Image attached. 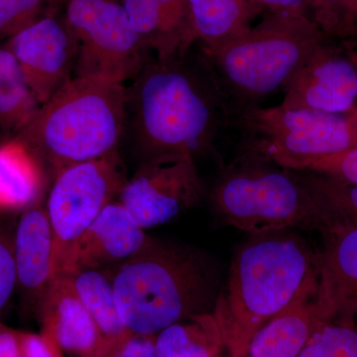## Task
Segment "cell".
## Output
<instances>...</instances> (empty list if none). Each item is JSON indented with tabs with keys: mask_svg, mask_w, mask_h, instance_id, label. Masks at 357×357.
Wrapping results in <instances>:
<instances>
[{
	"mask_svg": "<svg viewBox=\"0 0 357 357\" xmlns=\"http://www.w3.org/2000/svg\"><path fill=\"white\" fill-rule=\"evenodd\" d=\"M65 18L79 44L75 77L123 84L135 79L154 58L121 0H70Z\"/></svg>",
	"mask_w": 357,
	"mask_h": 357,
	"instance_id": "9c48e42d",
	"label": "cell"
},
{
	"mask_svg": "<svg viewBox=\"0 0 357 357\" xmlns=\"http://www.w3.org/2000/svg\"><path fill=\"white\" fill-rule=\"evenodd\" d=\"M22 357H63V351L56 340L48 333L20 332Z\"/></svg>",
	"mask_w": 357,
	"mask_h": 357,
	"instance_id": "4dcf8cb0",
	"label": "cell"
},
{
	"mask_svg": "<svg viewBox=\"0 0 357 357\" xmlns=\"http://www.w3.org/2000/svg\"><path fill=\"white\" fill-rule=\"evenodd\" d=\"M319 273L303 286L287 307L262 326L246 357H298L314 332L328 321L319 298Z\"/></svg>",
	"mask_w": 357,
	"mask_h": 357,
	"instance_id": "2e32d148",
	"label": "cell"
},
{
	"mask_svg": "<svg viewBox=\"0 0 357 357\" xmlns=\"http://www.w3.org/2000/svg\"><path fill=\"white\" fill-rule=\"evenodd\" d=\"M210 198L223 223L253 236L289 229L333 227L332 218L296 171L250 150L243 149L222 167Z\"/></svg>",
	"mask_w": 357,
	"mask_h": 357,
	"instance_id": "8992f818",
	"label": "cell"
},
{
	"mask_svg": "<svg viewBox=\"0 0 357 357\" xmlns=\"http://www.w3.org/2000/svg\"><path fill=\"white\" fill-rule=\"evenodd\" d=\"M148 239L128 210L112 202L79 237L66 276L79 270L114 269L139 252Z\"/></svg>",
	"mask_w": 357,
	"mask_h": 357,
	"instance_id": "5bb4252c",
	"label": "cell"
},
{
	"mask_svg": "<svg viewBox=\"0 0 357 357\" xmlns=\"http://www.w3.org/2000/svg\"><path fill=\"white\" fill-rule=\"evenodd\" d=\"M232 129L243 136V149L289 170L307 171L357 146V109L337 114L259 105L234 115Z\"/></svg>",
	"mask_w": 357,
	"mask_h": 357,
	"instance_id": "52a82bcc",
	"label": "cell"
},
{
	"mask_svg": "<svg viewBox=\"0 0 357 357\" xmlns=\"http://www.w3.org/2000/svg\"><path fill=\"white\" fill-rule=\"evenodd\" d=\"M47 171L22 141L0 143V211H24L41 199Z\"/></svg>",
	"mask_w": 357,
	"mask_h": 357,
	"instance_id": "d6986e66",
	"label": "cell"
},
{
	"mask_svg": "<svg viewBox=\"0 0 357 357\" xmlns=\"http://www.w3.org/2000/svg\"><path fill=\"white\" fill-rule=\"evenodd\" d=\"M192 35L211 48L248 31L263 13L248 0H185Z\"/></svg>",
	"mask_w": 357,
	"mask_h": 357,
	"instance_id": "44dd1931",
	"label": "cell"
},
{
	"mask_svg": "<svg viewBox=\"0 0 357 357\" xmlns=\"http://www.w3.org/2000/svg\"><path fill=\"white\" fill-rule=\"evenodd\" d=\"M307 171L328 176L347 184L357 185V146L344 153L321 160Z\"/></svg>",
	"mask_w": 357,
	"mask_h": 357,
	"instance_id": "f1b7e54d",
	"label": "cell"
},
{
	"mask_svg": "<svg viewBox=\"0 0 357 357\" xmlns=\"http://www.w3.org/2000/svg\"><path fill=\"white\" fill-rule=\"evenodd\" d=\"M0 357H22L18 331L0 323Z\"/></svg>",
	"mask_w": 357,
	"mask_h": 357,
	"instance_id": "d6a6232c",
	"label": "cell"
},
{
	"mask_svg": "<svg viewBox=\"0 0 357 357\" xmlns=\"http://www.w3.org/2000/svg\"><path fill=\"white\" fill-rule=\"evenodd\" d=\"M298 357H357V328L326 321Z\"/></svg>",
	"mask_w": 357,
	"mask_h": 357,
	"instance_id": "d4e9b609",
	"label": "cell"
},
{
	"mask_svg": "<svg viewBox=\"0 0 357 357\" xmlns=\"http://www.w3.org/2000/svg\"><path fill=\"white\" fill-rule=\"evenodd\" d=\"M40 107L20 63L6 46L0 47V131L17 135Z\"/></svg>",
	"mask_w": 357,
	"mask_h": 357,
	"instance_id": "603a6c76",
	"label": "cell"
},
{
	"mask_svg": "<svg viewBox=\"0 0 357 357\" xmlns=\"http://www.w3.org/2000/svg\"><path fill=\"white\" fill-rule=\"evenodd\" d=\"M282 93L280 107L345 114L356 110L357 59L331 39L312 52Z\"/></svg>",
	"mask_w": 357,
	"mask_h": 357,
	"instance_id": "7c38bea8",
	"label": "cell"
},
{
	"mask_svg": "<svg viewBox=\"0 0 357 357\" xmlns=\"http://www.w3.org/2000/svg\"><path fill=\"white\" fill-rule=\"evenodd\" d=\"M296 172L331 217L342 215L357 223V185L347 184L311 171Z\"/></svg>",
	"mask_w": 357,
	"mask_h": 357,
	"instance_id": "cb8c5ba5",
	"label": "cell"
},
{
	"mask_svg": "<svg viewBox=\"0 0 357 357\" xmlns=\"http://www.w3.org/2000/svg\"><path fill=\"white\" fill-rule=\"evenodd\" d=\"M128 121L141 163L213 151L218 136L232 128V114L201 52L154 57L133 79Z\"/></svg>",
	"mask_w": 357,
	"mask_h": 357,
	"instance_id": "6da1fadb",
	"label": "cell"
},
{
	"mask_svg": "<svg viewBox=\"0 0 357 357\" xmlns=\"http://www.w3.org/2000/svg\"><path fill=\"white\" fill-rule=\"evenodd\" d=\"M44 0H0V36L17 34L38 20Z\"/></svg>",
	"mask_w": 357,
	"mask_h": 357,
	"instance_id": "4316f807",
	"label": "cell"
},
{
	"mask_svg": "<svg viewBox=\"0 0 357 357\" xmlns=\"http://www.w3.org/2000/svg\"><path fill=\"white\" fill-rule=\"evenodd\" d=\"M119 151L68 167L53 178L46 211L53 234V279L66 276L79 237L126 184Z\"/></svg>",
	"mask_w": 357,
	"mask_h": 357,
	"instance_id": "ba28073f",
	"label": "cell"
},
{
	"mask_svg": "<svg viewBox=\"0 0 357 357\" xmlns=\"http://www.w3.org/2000/svg\"><path fill=\"white\" fill-rule=\"evenodd\" d=\"M333 243L319 261V303L328 317L333 312H357V227H333Z\"/></svg>",
	"mask_w": 357,
	"mask_h": 357,
	"instance_id": "ac0fdd59",
	"label": "cell"
},
{
	"mask_svg": "<svg viewBox=\"0 0 357 357\" xmlns=\"http://www.w3.org/2000/svg\"><path fill=\"white\" fill-rule=\"evenodd\" d=\"M126 121L128 93L123 84L73 77L15 137L54 178L68 167L119 151Z\"/></svg>",
	"mask_w": 357,
	"mask_h": 357,
	"instance_id": "277c9868",
	"label": "cell"
},
{
	"mask_svg": "<svg viewBox=\"0 0 357 357\" xmlns=\"http://www.w3.org/2000/svg\"><path fill=\"white\" fill-rule=\"evenodd\" d=\"M155 337L132 335L109 357H157Z\"/></svg>",
	"mask_w": 357,
	"mask_h": 357,
	"instance_id": "1f68e13d",
	"label": "cell"
},
{
	"mask_svg": "<svg viewBox=\"0 0 357 357\" xmlns=\"http://www.w3.org/2000/svg\"><path fill=\"white\" fill-rule=\"evenodd\" d=\"M68 277L77 297L102 333L105 357H109L132 335L119 316L112 275L102 270L86 269L79 270Z\"/></svg>",
	"mask_w": 357,
	"mask_h": 357,
	"instance_id": "ffe728a7",
	"label": "cell"
},
{
	"mask_svg": "<svg viewBox=\"0 0 357 357\" xmlns=\"http://www.w3.org/2000/svg\"><path fill=\"white\" fill-rule=\"evenodd\" d=\"M112 275L122 323L132 335H156L178 321L213 311L220 272L203 251L149 237Z\"/></svg>",
	"mask_w": 357,
	"mask_h": 357,
	"instance_id": "7a4b0ae2",
	"label": "cell"
},
{
	"mask_svg": "<svg viewBox=\"0 0 357 357\" xmlns=\"http://www.w3.org/2000/svg\"><path fill=\"white\" fill-rule=\"evenodd\" d=\"M157 357H218L222 335L211 312L178 321L155 337Z\"/></svg>",
	"mask_w": 357,
	"mask_h": 357,
	"instance_id": "7402d4cb",
	"label": "cell"
},
{
	"mask_svg": "<svg viewBox=\"0 0 357 357\" xmlns=\"http://www.w3.org/2000/svg\"><path fill=\"white\" fill-rule=\"evenodd\" d=\"M319 273V260L299 237L256 234L237 251L211 314L230 357H246L256 333Z\"/></svg>",
	"mask_w": 357,
	"mask_h": 357,
	"instance_id": "3957f363",
	"label": "cell"
},
{
	"mask_svg": "<svg viewBox=\"0 0 357 357\" xmlns=\"http://www.w3.org/2000/svg\"><path fill=\"white\" fill-rule=\"evenodd\" d=\"M6 47L41 105L73 77L79 44L65 17H40L11 37Z\"/></svg>",
	"mask_w": 357,
	"mask_h": 357,
	"instance_id": "8fae6325",
	"label": "cell"
},
{
	"mask_svg": "<svg viewBox=\"0 0 357 357\" xmlns=\"http://www.w3.org/2000/svg\"><path fill=\"white\" fill-rule=\"evenodd\" d=\"M332 37L307 18L265 13L261 22L201 54L232 119L283 91L312 52Z\"/></svg>",
	"mask_w": 357,
	"mask_h": 357,
	"instance_id": "5b68a950",
	"label": "cell"
},
{
	"mask_svg": "<svg viewBox=\"0 0 357 357\" xmlns=\"http://www.w3.org/2000/svg\"><path fill=\"white\" fill-rule=\"evenodd\" d=\"M354 1H356V9H357V0H354Z\"/></svg>",
	"mask_w": 357,
	"mask_h": 357,
	"instance_id": "836d02e7",
	"label": "cell"
},
{
	"mask_svg": "<svg viewBox=\"0 0 357 357\" xmlns=\"http://www.w3.org/2000/svg\"><path fill=\"white\" fill-rule=\"evenodd\" d=\"M204 194L196 160L175 157L141 163L122 187L119 202L145 229L170 222Z\"/></svg>",
	"mask_w": 357,
	"mask_h": 357,
	"instance_id": "30bf717a",
	"label": "cell"
},
{
	"mask_svg": "<svg viewBox=\"0 0 357 357\" xmlns=\"http://www.w3.org/2000/svg\"><path fill=\"white\" fill-rule=\"evenodd\" d=\"M316 22L328 35L344 37L357 29V9L354 0H314Z\"/></svg>",
	"mask_w": 357,
	"mask_h": 357,
	"instance_id": "484cf974",
	"label": "cell"
},
{
	"mask_svg": "<svg viewBox=\"0 0 357 357\" xmlns=\"http://www.w3.org/2000/svg\"><path fill=\"white\" fill-rule=\"evenodd\" d=\"M13 257L21 305L37 314L53 280V234L41 199L21 211L13 232Z\"/></svg>",
	"mask_w": 357,
	"mask_h": 357,
	"instance_id": "4fadbf2b",
	"label": "cell"
},
{
	"mask_svg": "<svg viewBox=\"0 0 357 357\" xmlns=\"http://www.w3.org/2000/svg\"><path fill=\"white\" fill-rule=\"evenodd\" d=\"M264 13L289 17L307 18L316 22L314 0H248Z\"/></svg>",
	"mask_w": 357,
	"mask_h": 357,
	"instance_id": "f546056e",
	"label": "cell"
},
{
	"mask_svg": "<svg viewBox=\"0 0 357 357\" xmlns=\"http://www.w3.org/2000/svg\"><path fill=\"white\" fill-rule=\"evenodd\" d=\"M134 29L158 59L189 53L196 42L185 0H121Z\"/></svg>",
	"mask_w": 357,
	"mask_h": 357,
	"instance_id": "e0dca14e",
	"label": "cell"
},
{
	"mask_svg": "<svg viewBox=\"0 0 357 357\" xmlns=\"http://www.w3.org/2000/svg\"><path fill=\"white\" fill-rule=\"evenodd\" d=\"M42 332L50 335L63 351L73 357H105L102 333L77 297L68 276L52 280L38 312Z\"/></svg>",
	"mask_w": 357,
	"mask_h": 357,
	"instance_id": "9a60e30c",
	"label": "cell"
},
{
	"mask_svg": "<svg viewBox=\"0 0 357 357\" xmlns=\"http://www.w3.org/2000/svg\"><path fill=\"white\" fill-rule=\"evenodd\" d=\"M15 263L13 257V234L0 227V312L15 292Z\"/></svg>",
	"mask_w": 357,
	"mask_h": 357,
	"instance_id": "83f0119b",
	"label": "cell"
}]
</instances>
